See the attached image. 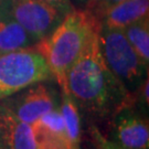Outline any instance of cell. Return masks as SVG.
<instances>
[{
	"mask_svg": "<svg viewBox=\"0 0 149 149\" xmlns=\"http://www.w3.org/2000/svg\"><path fill=\"white\" fill-rule=\"evenodd\" d=\"M36 42L0 3V53L29 48Z\"/></svg>",
	"mask_w": 149,
	"mask_h": 149,
	"instance_id": "11",
	"label": "cell"
},
{
	"mask_svg": "<svg viewBox=\"0 0 149 149\" xmlns=\"http://www.w3.org/2000/svg\"><path fill=\"white\" fill-rule=\"evenodd\" d=\"M32 126L39 149H73L59 107L44 114Z\"/></svg>",
	"mask_w": 149,
	"mask_h": 149,
	"instance_id": "9",
	"label": "cell"
},
{
	"mask_svg": "<svg viewBox=\"0 0 149 149\" xmlns=\"http://www.w3.org/2000/svg\"><path fill=\"white\" fill-rule=\"evenodd\" d=\"M44 1H47L48 3L53 6L55 9H58L64 16L71 12L73 9H75L71 0H44Z\"/></svg>",
	"mask_w": 149,
	"mask_h": 149,
	"instance_id": "16",
	"label": "cell"
},
{
	"mask_svg": "<svg viewBox=\"0 0 149 149\" xmlns=\"http://www.w3.org/2000/svg\"><path fill=\"white\" fill-rule=\"evenodd\" d=\"M100 30L92 36L80 58L71 66L66 86L79 109L101 120L112 117L129 101L130 94L104 61Z\"/></svg>",
	"mask_w": 149,
	"mask_h": 149,
	"instance_id": "1",
	"label": "cell"
},
{
	"mask_svg": "<svg viewBox=\"0 0 149 149\" xmlns=\"http://www.w3.org/2000/svg\"><path fill=\"white\" fill-rule=\"evenodd\" d=\"M0 149H39L33 126L0 104Z\"/></svg>",
	"mask_w": 149,
	"mask_h": 149,
	"instance_id": "8",
	"label": "cell"
},
{
	"mask_svg": "<svg viewBox=\"0 0 149 149\" xmlns=\"http://www.w3.org/2000/svg\"><path fill=\"white\" fill-rule=\"evenodd\" d=\"M76 2H79V3H85L86 5V2L88 1V0H75Z\"/></svg>",
	"mask_w": 149,
	"mask_h": 149,
	"instance_id": "18",
	"label": "cell"
},
{
	"mask_svg": "<svg viewBox=\"0 0 149 149\" xmlns=\"http://www.w3.org/2000/svg\"><path fill=\"white\" fill-rule=\"evenodd\" d=\"M128 42L143 60L145 64L149 63V17L123 29Z\"/></svg>",
	"mask_w": 149,
	"mask_h": 149,
	"instance_id": "13",
	"label": "cell"
},
{
	"mask_svg": "<svg viewBox=\"0 0 149 149\" xmlns=\"http://www.w3.org/2000/svg\"><path fill=\"white\" fill-rule=\"evenodd\" d=\"M88 134H90L91 136H93L105 149H126L120 147V146H118L115 143H113L112 140H109L104 134L101 133V130L94 124H92L90 126V128H88Z\"/></svg>",
	"mask_w": 149,
	"mask_h": 149,
	"instance_id": "15",
	"label": "cell"
},
{
	"mask_svg": "<svg viewBox=\"0 0 149 149\" xmlns=\"http://www.w3.org/2000/svg\"><path fill=\"white\" fill-rule=\"evenodd\" d=\"M123 0H88L86 2L85 9L90 11L96 19L101 16L104 11L108 9L109 7L116 5L118 2H120Z\"/></svg>",
	"mask_w": 149,
	"mask_h": 149,
	"instance_id": "14",
	"label": "cell"
},
{
	"mask_svg": "<svg viewBox=\"0 0 149 149\" xmlns=\"http://www.w3.org/2000/svg\"><path fill=\"white\" fill-rule=\"evenodd\" d=\"M100 29V22L90 11L73 9L48 37L34 44L47 61L60 91H68L66 76L71 66L80 58L92 36Z\"/></svg>",
	"mask_w": 149,
	"mask_h": 149,
	"instance_id": "2",
	"label": "cell"
},
{
	"mask_svg": "<svg viewBox=\"0 0 149 149\" xmlns=\"http://www.w3.org/2000/svg\"><path fill=\"white\" fill-rule=\"evenodd\" d=\"M59 111L63 118L65 130L73 149H81L82 140V125H81V111L76 105L69 91L61 90Z\"/></svg>",
	"mask_w": 149,
	"mask_h": 149,
	"instance_id": "12",
	"label": "cell"
},
{
	"mask_svg": "<svg viewBox=\"0 0 149 149\" xmlns=\"http://www.w3.org/2000/svg\"><path fill=\"white\" fill-rule=\"evenodd\" d=\"M100 47L108 69L129 94L134 93L148 77V65L136 53L122 29L101 27Z\"/></svg>",
	"mask_w": 149,
	"mask_h": 149,
	"instance_id": "3",
	"label": "cell"
},
{
	"mask_svg": "<svg viewBox=\"0 0 149 149\" xmlns=\"http://www.w3.org/2000/svg\"><path fill=\"white\" fill-rule=\"evenodd\" d=\"M0 3L36 43L48 37L64 18L44 0H0Z\"/></svg>",
	"mask_w": 149,
	"mask_h": 149,
	"instance_id": "5",
	"label": "cell"
},
{
	"mask_svg": "<svg viewBox=\"0 0 149 149\" xmlns=\"http://www.w3.org/2000/svg\"><path fill=\"white\" fill-rule=\"evenodd\" d=\"M128 102L109 118L111 138L108 139L126 149H148V118L136 111Z\"/></svg>",
	"mask_w": 149,
	"mask_h": 149,
	"instance_id": "7",
	"label": "cell"
},
{
	"mask_svg": "<svg viewBox=\"0 0 149 149\" xmlns=\"http://www.w3.org/2000/svg\"><path fill=\"white\" fill-rule=\"evenodd\" d=\"M0 104L18 119L33 125L44 114L58 108L59 100L55 88L43 81L1 100Z\"/></svg>",
	"mask_w": 149,
	"mask_h": 149,
	"instance_id": "6",
	"label": "cell"
},
{
	"mask_svg": "<svg viewBox=\"0 0 149 149\" xmlns=\"http://www.w3.org/2000/svg\"><path fill=\"white\" fill-rule=\"evenodd\" d=\"M149 12V0H123L109 7L97 18L102 28L125 29L146 17Z\"/></svg>",
	"mask_w": 149,
	"mask_h": 149,
	"instance_id": "10",
	"label": "cell"
},
{
	"mask_svg": "<svg viewBox=\"0 0 149 149\" xmlns=\"http://www.w3.org/2000/svg\"><path fill=\"white\" fill-rule=\"evenodd\" d=\"M53 79L34 45L0 53V101L38 82Z\"/></svg>",
	"mask_w": 149,
	"mask_h": 149,
	"instance_id": "4",
	"label": "cell"
},
{
	"mask_svg": "<svg viewBox=\"0 0 149 149\" xmlns=\"http://www.w3.org/2000/svg\"><path fill=\"white\" fill-rule=\"evenodd\" d=\"M90 140H91V145H92L93 149H105L95 138H94V137H93V136H91V135H90Z\"/></svg>",
	"mask_w": 149,
	"mask_h": 149,
	"instance_id": "17",
	"label": "cell"
}]
</instances>
